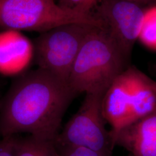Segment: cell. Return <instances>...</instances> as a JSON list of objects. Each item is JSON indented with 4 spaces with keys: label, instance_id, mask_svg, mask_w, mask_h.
<instances>
[{
    "label": "cell",
    "instance_id": "4fadbf2b",
    "mask_svg": "<svg viewBox=\"0 0 156 156\" xmlns=\"http://www.w3.org/2000/svg\"><path fill=\"white\" fill-rule=\"evenodd\" d=\"M62 156H112L82 147H57ZM127 156H132L129 154Z\"/></svg>",
    "mask_w": 156,
    "mask_h": 156
},
{
    "label": "cell",
    "instance_id": "7c38bea8",
    "mask_svg": "<svg viewBox=\"0 0 156 156\" xmlns=\"http://www.w3.org/2000/svg\"><path fill=\"white\" fill-rule=\"evenodd\" d=\"M139 38L145 45L156 48V6L145 12Z\"/></svg>",
    "mask_w": 156,
    "mask_h": 156
},
{
    "label": "cell",
    "instance_id": "6da1fadb",
    "mask_svg": "<svg viewBox=\"0 0 156 156\" xmlns=\"http://www.w3.org/2000/svg\"><path fill=\"white\" fill-rule=\"evenodd\" d=\"M76 96L67 82L41 68L22 75L2 103L0 134L5 138L24 133L55 141Z\"/></svg>",
    "mask_w": 156,
    "mask_h": 156
},
{
    "label": "cell",
    "instance_id": "5b68a950",
    "mask_svg": "<svg viewBox=\"0 0 156 156\" xmlns=\"http://www.w3.org/2000/svg\"><path fill=\"white\" fill-rule=\"evenodd\" d=\"M104 93H86L78 112L56 138L57 147H82L112 155L114 146L102 112Z\"/></svg>",
    "mask_w": 156,
    "mask_h": 156
},
{
    "label": "cell",
    "instance_id": "9a60e30c",
    "mask_svg": "<svg viewBox=\"0 0 156 156\" xmlns=\"http://www.w3.org/2000/svg\"><path fill=\"white\" fill-rule=\"evenodd\" d=\"M83 1L84 0H60L58 5L65 9L77 11Z\"/></svg>",
    "mask_w": 156,
    "mask_h": 156
},
{
    "label": "cell",
    "instance_id": "52a82bcc",
    "mask_svg": "<svg viewBox=\"0 0 156 156\" xmlns=\"http://www.w3.org/2000/svg\"><path fill=\"white\" fill-rule=\"evenodd\" d=\"M135 68L128 66L114 80L102 97V115L111 127L110 133L113 144L118 133L130 123L131 91Z\"/></svg>",
    "mask_w": 156,
    "mask_h": 156
},
{
    "label": "cell",
    "instance_id": "9c48e42d",
    "mask_svg": "<svg viewBox=\"0 0 156 156\" xmlns=\"http://www.w3.org/2000/svg\"><path fill=\"white\" fill-rule=\"evenodd\" d=\"M18 31L7 30L0 34V73L11 75L19 72L28 64L31 46Z\"/></svg>",
    "mask_w": 156,
    "mask_h": 156
},
{
    "label": "cell",
    "instance_id": "277c9868",
    "mask_svg": "<svg viewBox=\"0 0 156 156\" xmlns=\"http://www.w3.org/2000/svg\"><path fill=\"white\" fill-rule=\"evenodd\" d=\"M97 27L84 23H70L41 34L35 46L36 64L68 83L73 64L88 34Z\"/></svg>",
    "mask_w": 156,
    "mask_h": 156
},
{
    "label": "cell",
    "instance_id": "8992f818",
    "mask_svg": "<svg viewBox=\"0 0 156 156\" xmlns=\"http://www.w3.org/2000/svg\"><path fill=\"white\" fill-rule=\"evenodd\" d=\"M129 58L139 38L145 16L140 6L127 0H102L95 16Z\"/></svg>",
    "mask_w": 156,
    "mask_h": 156
},
{
    "label": "cell",
    "instance_id": "2e32d148",
    "mask_svg": "<svg viewBox=\"0 0 156 156\" xmlns=\"http://www.w3.org/2000/svg\"><path fill=\"white\" fill-rule=\"evenodd\" d=\"M99 0H84L83 2L78 9L77 11L87 15H91V10L97 5Z\"/></svg>",
    "mask_w": 156,
    "mask_h": 156
},
{
    "label": "cell",
    "instance_id": "30bf717a",
    "mask_svg": "<svg viewBox=\"0 0 156 156\" xmlns=\"http://www.w3.org/2000/svg\"><path fill=\"white\" fill-rule=\"evenodd\" d=\"M156 109V82L135 68L131 91L130 123Z\"/></svg>",
    "mask_w": 156,
    "mask_h": 156
},
{
    "label": "cell",
    "instance_id": "e0dca14e",
    "mask_svg": "<svg viewBox=\"0 0 156 156\" xmlns=\"http://www.w3.org/2000/svg\"><path fill=\"white\" fill-rule=\"evenodd\" d=\"M134 2L140 6L154 4L156 3V0H127Z\"/></svg>",
    "mask_w": 156,
    "mask_h": 156
},
{
    "label": "cell",
    "instance_id": "8fae6325",
    "mask_svg": "<svg viewBox=\"0 0 156 156\" xmlns=\"http://www.w3.org/2000/svg\"><path fill=\"white\" fill-rule=\"evenodd\" d=\"M15 156H62L55 140L28 135L24 138L13 136Z\"/></svg>",
    "mask_w": 156,
    "mask_h": 156
},
{
    "label": "cell",
    "instance_id": "ba28073f",
    "mask_svg": "<svg viewBox=\"0 0 156 156\" xmlns=\"http://www.w3.org/2000/svg\"><path fill=\"white\" fill-rule=\"evenodd\" d=\"M114 144L132 156H156V109L122 128Z\"/></svg>",
    "mask_w": 156,
    "mask_h": 156
},
{
    "label": "cell",
    "instance_id": "3957f363",
    "mask_svg": "<svg viewBox=\"0 0 156 156\" xmlns=\"http://www.w3.org/2000/svg\"><path fill=\"white\" fill-rule=\"evenodd\" d=\"M70 23L104 27L100 19L63 8L55 0H0V28L44 33Z\"/></svg>",
    "mask_w": 156,
    "mask_h": 156
},
{
    "label": "cell",
    "instance_id": "5bb4252c",
    "mask_svg": "<svg viewBox=\"0 0 156 156\" xmlns=\"http://www.w3.org/2000/svg\"><path fill=\"white\" fill-rule=\"evenodd\" d=\"M2 138V140H0V156H15L13 136Z\"/></svg>",
    "mask_w": 156,
    "mask_h": 156
},
{
    "label": "cell",
    "instance_id": "7a4b0ae2",
    "mask_svg": "<svg viewBox=\"0 0 156 156\" xmlns=\"http://www.w3.org/2000/svg\"><path fill=\"white\" fill-rule=\"evenodd\" d=\"M128 59L105 27H95L81 46L73 64L68 83L78 95L105 93L128 67Z\"/></svg>",
    "mask_w": 156,
    "mask_h": 156
}]
</instances>
